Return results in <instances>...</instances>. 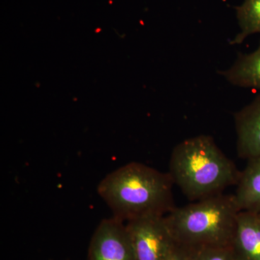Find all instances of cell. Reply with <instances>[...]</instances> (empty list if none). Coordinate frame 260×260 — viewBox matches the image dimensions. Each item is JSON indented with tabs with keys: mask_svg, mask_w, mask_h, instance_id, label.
Instances as JSON below:
<instances>
[{
	"mask_svg": "<svg viewBox=\"0 0 260 260\" xmlns=\"http://www.w3.org/2000/svg\"><path fill=\"white\" fill-rule=\"evenodd\" d=\"M173 184L169 173L132 162L106 176L97 191L112 210V217L126 223L169 213L174 208Z\"/></svg>",
	"mask_w": 260,
	"mask_h": 260,
	"instance_id": "cell-1",
	"label": "cell"
},
{
	"mask_svg": "<svg viewBox=\"0 0 260 260\" xmlns=\"http://www.w3.org/2000/svg\"><path fill=\"white\" fill-rule=\"evenodd\" d=\"M169 175L188 199L220 194L237 184L241 173L211 137L199 135L177 145L169 162Z\"/></svg>",
	"mask_w": 260,
	"mask_h": 260,
	"instance_id": "cell-2",
	"label": "cell"
},
{
	"mask_svg": "<svg viewBox=\"0 0 260 260\" xmlns=\"http://www.w3.org/2000/svg\"><path fill=\"white\" fill-rule=\"evenodd\" d=\"M234 194L213 195L174 208L164 216L176 244L232 246L239 212Z\"/></svg>",
	"mask_w": 260,
	"mask_h": 260,
	"instance_id": "cell-3",
	"label": "cell"
},
{
	"mask_svg": "<svg viewBox=\"0 0 260 260\" xmlns=\"http://www.w3.org/2000/svg\"><path fill=\"white\" fill-rule=\"evenodd\" d=\"M165 215H150L126 222L135 260H167L176 244Z\"/></svg>",
	"mask_w": 260,
	"mask_h": 260,
	"instance_id": "cell-4",
	"label": "cell"
},
{
	"mask_svg": "<svg viewBox=\"0 0 260 260\" xmlns=\"http://www.w3.org/2000/svg\"><path fill=\"white\" fill-rule=\"evenodd\" d=\"M88 260H135L125 223L114 217L103 220L90 241Z\"/></svg>",
	"mask_w": 260,
	"mask_h": 260,
	"instance_id": "cell-5",
	"label": "cell"
},
{
	"mask_svg": "<svg viewBox=\"0 0 260 260\" xmlns=\"http://www.w3.org/2000/svg\"><path fill=\"white\" fill-rule=\"evenodd\" d=\"M235 126L239 157H260V94L235 114Z\"/></svg>",
	"mask_w": 260,
	"mask_h": 260,
	"instance_id": "cell-6",
	"label": "cell"
},
{
	"mask_svg": "<svg viewBox=\"0 0 260 260\" xmlns=\"http://www.w3.org/2000/svg\"><path fill=\"white\" fill-rule=\"evenodd\" d=\"M232 246L237 260H260V218L257 213L239 212Z\"/></svg>",
	"mask_w": 260,
	"mask_h": 260,
	"instance_id": "cell-7",
	"label": "cell"
},
{
	"mask_svg": "<svg viewBox=\"0 0 260 260\" xmlns=\"http://www.w3.org/2000/svg\"><path fill=\"white\" fill-rule=\"evenodd\" d=\"M234 196L241 211L260 210V157L248 160L240 174Z\"/></svg>",
	"mask_w": 260,
	"mask_h": 260,
	"instance_id": "cell-8",
	"label": "cell"
},
{
	"mask_svg": "<svg viewBox=\"0 0 260 260\" xmlns=\"http://www.w3.org/2000/svg\"><path fill=\"white\" fill-rule=\"evenodd\" d=\"M220 73L236 86L260 90V43L255 51L239 54L229 69Z\"/></svg>",
	"mask_w": 260,
	"mask_h": 260,
	"instance_id": "cell-9",
	"label": "cell"
},
{
	"mask_svg": "<svg viewBox=\"0 0 260 260\" xmlns=\"http://www.w3.org/2000/svg\"><path fill=\"white\" fill-rule=\"evenodd\" d=\"M236 10L240 31L232 39V45L242 44L249 36L260 34V0H244Z\"/></svg>",
	"mask_w": 260,
	"mask_h": 260,
	"instance_id": "cell-10",
	"label": "cell"
},
{
	"mask_svg": "<svg viewBox=\"0 0 260 260\" xmlns=\"http://www.w3.org/2000/svg\"><path fill=\"white\" fill-rule=\"evenodd\" d=\"M167 260H187L184 251H181L177 244Z\"/></svg>",
	"mask_w": 260,
	"mask_h": 260,
	"instance_id": "cell-11",
	"label": "cell"
},
{
	"mask_svg": "<svg viewBox=\"0 0 260 260\" xmlns=\"http://www.w3.org/2000/svg\"><path fill=\"white\" fill-rule=\"evenodd\" d=\"M257 213V214H258V215H259V218H260V210H259V212H258V213Z\"/></svg>",
	"mask_w": 260,
	"mask_h": 260,
	"instance_id": "cell-12",
	"label": "cell"
}]
</instances>
